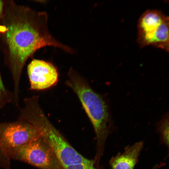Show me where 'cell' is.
Wrapping results in <instances>:
<instances>
[{
    "instance_id": "obj_1",
    "label": "cell",
    "mask_w": 169,
    "mask_h": 169,
    "mask_svg": "<svg viewBox=\"0 0 169 169\" xmlns=\"http://www.w3.org/2000/svg\"><path fill=\"white\" fill-rule=\"evenodd\" d=\"M14 15L7 24L6 38L8 46L14 89H19L22 68L27 59L37 50L47 46L58 47L71 52L50 34L44 13L33 14L22 10Z\"/></svg>"
},
{
    "instance_id": "obj_2",
    "label": "cell",
    "mask_w": 169,
    "mask_h": 169,
    "mask_svg": "<svg viewBox=\"0 0 169 169\" xmlns=\"http://www.w3.org/2000/svg\"><path fill=\"white\" fill-rule=\"evenodd\" d=\"M65 83L76 94L92 123L96 140L95 157L100 159L110 128V118L106 103L83 78L72 69L68 73Z\"/></svg>"
},
{
    "instance_id": "obj_3",
    "label": "cell",
    "mask_w": 169,
    "mask_h": 169,
    "mask_svg": "<svg viewBox=\"0 0 169 169\" xmlns=\"http://www.w3.org/2000/svg\"><path fill=\"white\" fill-rule=\"evenodd\" d=\"M35 96L24 100V106L16 120L0 123L2 146L9 156L40 135L38 121L41 108Z\"/></svg>"
},
{
    "instance_id": "obj_4",
    "label": "cell",
    "mask_w": 169,
    "mask_h": 169,
    "mask_svg": "<svg viewBox=\"0 0 169 169\" xmlns=\"http://www.w3.org/2000/svg\"><path fill=\"white\" fill-rule=\"evenodd\" d=\"M169 17L161 11L148 10L140 17L137 41L140 47L152 45L169 51Z\"/></svg>"
},
{
    "instance_id": "obj_5",
    "label": "cell",
    "mask_w": 169,
    "mask_h": 169,
    "mask_svg": "<svg viewBox=\"0 0 169 169\" xmlns=\"http://www.w3.org/2000/svg\"><path fill=\"white\" fill-rule=\"evenodd\" d=\"M9 157L40 169H62L53 151L40 135L13 153Z\"/></svg>"
},
{
    "instance_id": "obj_6",
    "label": "cell",
    "mask_w": 169,
    "mask_h": 169,
    "mask_svg": "<svg viewBox=\"0 0 169 169\" xmlns=\"http://www.w3.org/2000/svg\"><path fill=\"white\" fill-rule=\"evenodd\" d=\"M27 71L32 90H45L55 85L58 81L57 69L49 62L34 59L28 65Z\"/></svg>"
},
{
    "instance_id": "obj_7",
    "label": "cell",
    "mask_w": 169,
    "mask_h": 169,
    "mask_svg": "<svg viewBox=\"0 0 169 169\" xmlns=\"http://www.w3.org/2000/svg\"><path fill=\"white\" fill-rule=\"evenodd\" d=\"M143 145L142 141L137 142L112 157L109 161L111 169H134Z\"/></svg>"
},
{
    "instance_id": "obj_8",
    "label": "cell",
    "mask_w": 169,
    "mask_h": 169,
    "mask_svg": "<svg viewBox=\"0 0 169 169\" xmlns=\"http://www.w3.org/2000/svg\"><path fill=\"white\" fill-rule=\"evenodd\" d=\"M12 98V95L5 87L0 74V108L10 102Z\"/></svg>"
},
{
    "instance_id": "obj_9",
    "label": "cell",
    "mask_w": 169,
    "mask_h": 169,
    "mask_svg": "<svg viewBox=\"0 0 169 169\" xmlns=\"http://www.w3.org/2000/svg\"><path fill=\"white\" fill-rule=\"evenodd\" d=\"M159 131L161 133V140L167 146H169V123L168 118H166L161 123Z\"/></svg>"
},
{
    "instance_id": "obj_10",
    "label": "cell",
    "mask_w": 169,
    "mask_h": 169,
    "mask_svg": "<svg viewBox=\"0 0 169 169\" xmlns=\"http://www.w3.org/2000/svg\"><path fill=\"white\" fill-rule=\"evenodd\" d=\"M0 168L10 169V158L3 148L0 140Z\"/></svg>"
},
{
    "instance_id": "obj_11",
    "label": "cell",
    "mask_w": 169,
    "mask_h": 169,
    "mask_svg": "<svg viewBox=\"0 0 169 169\" xmlns=\"http://www.w3.org/2000/svg\"><path fill=\"white\" fill-rule=\"evenodd\" d=\"M3 3L0 0V16L1 15L3 9Z\"/></svg>"
},
{
    "instance_id": "obj_12",
    "label": "cell",
    "mask_w": 169,
    "mask_h": 169,
    "mask_svg": "<svg viewBox=\"0 0 169 169\" xmlns=\"http://www.w3.org/2000/svg\"><path fill=\"white\" fill-rule=\"evenodd\" d=\"M157 165H155V166L153 167L152 168V169H156L157 168Z\"/></svg>"
}]
</instances>
